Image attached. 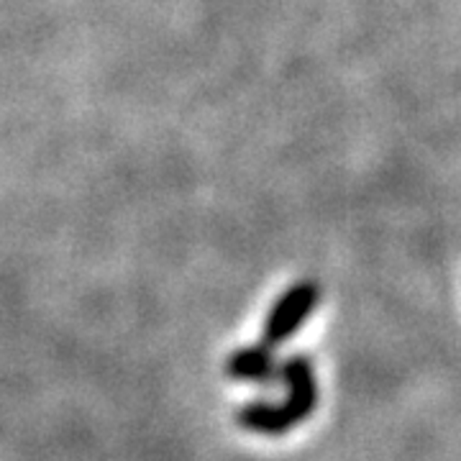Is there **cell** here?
Segmentation results:
<instances>
[{
    "mask_svg": "<svg viewBox=\"0 0 461 461\" xmlns=\"http://www.w3.org/2000/svg\"><path fill=\"white\" fill-rule=\"evenodd\" d=\"M318 303H321V287L313 280H300L290 285L287 290H282L280 297L272 303V308L267 311V318H264L262 344L272 346V348L287 344L297 330L308 323Z\"/></svg>",
    "mask_w": 461,
    "mask_h": 461,
    "instance_id": "obj_1",
    "label": "cell"
},
{
    "mask_svg": "<svg viewBox=\"0 0 461 461\" xmlns=\"http://www.w3.org/2000/svg\"><path fill=\"white\" fill-rule=\"evenodd\" d=\"M280 382L285 384V400L280 405L293 420V426H300L308 420L318 408V379L311 357L293 354L280 364Z\"/></svg>",
    "mask_w": 461,
    "mask_h": 461,
    "instance_id": "obj_2",
    "label": "cell"
},
{
    "mask_svg": "<svg viewBox=\"0 0 461 461\" xmlns=\"http://www.w3.org/2000/svg\"><path fill=\"white\" fill-rule=\"evenodd\" d=\"M226 375L233 382L272 387L280 382V362L275 348L267 344H251L236 348L226 362Z\"/></svg>",
    "mask_w": 461,
    "mask_h": 461,
    "instance_id": "obj_3",
    "label": "cell"
}]
</instances>
